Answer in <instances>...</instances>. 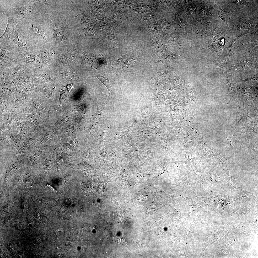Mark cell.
Here are the masks:
<instances>
[{
	"label": "cell",
	"instance_id": "cell-6",
	"mask_svg": "<svg viewBox=\"0 0 258 258\" xmlns=\"http://www.w3.org/2000/svg\"><path fill=\"white\" fill-rule=\"evenodd\" d=\"M7 16L8 23L5 30L0 37V38H7L15 31L16 26L20 22L17 18L11 14L7 13L6 14Z\"/></svg>",
	"mask_w": 258,
	"mask_h": 258
},
{
	"label": "cell",
	"instance_id": "cell-24",
	"mask_svg": "<svg viewBox=\"0 0 258 258\" xmlns=\"http://www.w3.org/2000/svg\"><path fill=\"white\" fill-rule=\"evenodd\" d=\"M90 228L91 230H93L95 229V226L93 225H91L90 227Z\"/></svg>",
	"mask_w": 258,
	"mask_h": 258
},
{
	"label": "cell",
	"instance_id": "cell-9",
	"mask_svg": "<svg viewBox=\"0 0 258 258\" xmlns=\"http://www.w3.org/2000/svg\"><path fill=\"white\" fill-rule=\"evenodd\" d=\"M231 11H232L236 9L246 8L248 7L249 2L245 0H227Z\"/></svg>",
	"mask_w": 258,
	"mask_h": 258
},
{
	"label": "cell",
	"instance_id": "cell-23",
	"mask_svg": "<svg viewBox=\"0 0 258 258\" xmlns=\"http://www.w3.org/2000/svg\"><path fill=\"white\" fill-rule=\"evenodd\" d=\"M65 210L66 209L62 207L60 209L59 211L60 213H62L64 212Z\"/></svg>",
	"mask_w": 258,
	"mask_h": 258
},
{
	"label": "cell",
	"instance_id": "cell-20",
	"mask_svg": "<svg viewBox=\"0 0 258 258\" xmlns=\"http://www.w3.org/2000/svg\"><path fill=\"white\" fill-rule=\"evenodd\" d=\"M60 101L62 99H63V101H64V99L65 100L66 99V91L64 90H62L61 91H60Z\"/></svg>",
	"mask_w": 258,
	"mask_h": 258
},
{
	"label": "cell",
	"instance_id": "cell-4",
	"mask_svg": "<svg viewBox=\"0 0 258 258\" xmlns=\"http://www.w3.org/2000/svg\"><path fill=\"white\" fill-rule=\"evenodd\" d=\"M82 189L85 195H89L99 194L104 191L103 185L101 184L92 183L90 181L82 183Z\"/></svg>",
	"mask_w": 258,
	"mask_h": 258
},
{
	"label": "cell",
	"instance_id": "cell-7",
	"mask_svg": "<svg viewBox=\"0 0 258 258\" xmlns=\"http://www.w3.org/2000/svg\"><path fill=\"white\" fill-rule=\"evenodd\" d=\"M41 144V141L37 139L31 138L27 139L24 140L22 147L16 152V153L18 154L22 150L36 148Z\"/></svg>",
	"mask_w": 258,
	"mask_h": 258
},
{
	"label": "cell",
	"instance_id": "cell-18",
	"mask_svg": "<svg viewBox=\"0 0 258 258\" xmlns=\"http://www.w3.org/2000/svg\"><path fill=\"white\" fill-rule=\"evenodd\" d=\"M74 60L71 57L65 56L62 57L60 59V62L63 64H68L74 62Z\"/></svg>",
	"mask_w": 258,
	"mask_h": 258
},
{
	"label": "cell",
	"instance_id": "cell-1",
	"mask_svg": "<svg viewBox=\"0 0 258 258\" xmlns=\"http://www.w3.org/2000/svg\"><path fill=\"white\" fill-rule=\"evenodd\" d=\"M0 12L11 14L20 22L32 19L46 10L39 0H0Z\"/></svg>",
	"mask_w": 258,
	"mask_h": 258
},
{
	"label": "cell",
	"instance_id": "cell-10",
	"mask_svg": "<svg viewBox=\"0 0 258 258\" xmlns=\"http://www.w3.org/2000/svg\"><path fill=\"white\" fill-rule=\"evenodd\" d=\"M229 93L230 97L228 104H229L234 101L236 99L238 94V91L236 86L233 84L231 80H228L227 82Z\"/></svg>",
	"mask_w": 258,
	"mask_h": 258
},
{
	"label": "cell",
	"instance_id": "cell-14",
	"mask_svg": "<svg viewBox=\"0 0 258 258\" xmlns=\"http://www.w3.org/2000/svg\"><path fill=\"white\" fill-rule=\"evenodd\" d=\"M92 76L97 78L106 86L108 90L110 95L111 91V83L108 79L107 78L100 76L97 75Z\"/></svg>",
	"mask_w": 258,
	"mask_h": 258
},
{
	"label": "cell",
	"instance_id": "cell-12",
	"mask_svg": "<svg viewBox=\"0 0 258 258\" xmlns=\"http://www.w3.org/2000/svg\"><path fill=\"white\" fill-rule=\"evenodd\" d=\"M62 74L65 78L77 81H82L79 78L77 74L72 70L64 71L62 73Z\"/></svg>",
	"mask_w": 258,
	"mask_h": 258
},
{
	"label": "cell",
	"instance_id": "cell-3",
	"mask_svg": "<svg viewBox=\"0 0 258 258\" xmlns=\"http://www.w3.org/2000/svg\"><path fill=\"white\" fill-rule=\"evenodd\" d=\"M5 40L8 45L13 50L28 52L31 49L26 39L17 25L15 32Z\"/></svg>",
	"mask_w": 258,
	"mask_h": 258
},
{
	"label": "cell",
	"instance_id": "cell-5",
	"mask_svg": "<svg viewBox=\"0 0 258 258\" xmlns=\"http://www.w3.org/2000/svg\"><path fill=\"white\" fill-rule=\"evenodd\" d=\"M237 110L234 123L236 129L240 127L244 124L247 117L243 98L240 97L237 98Z\"/></svg>",
	"mask_w": 258,
	"mask_h": 258
},
{
	"label": "cell",
	"instance_id": "cell-2",
	"mask_svg": "<svg viewBox=\"0 0 258 258\" xmlns=\"http://www.w3.org/2000/svg\"><path fill=\"white\" fill-rule=\"evenodd\" d=\"M41 12L37 14L33 18L21 21L17 25L31 49H38L42 43L49 40L48 32L43 24Z\"/></svg>",
	"mask_w": 258,
	"mask_h": 258
},
{
	"label": "cell",
	"instance_id": "cell-17",
	"mask_svg": "<svg viewBox=\"0 0 258 258\" xmlns=\"http://www.w3.org/2000/svg\"><path fill=\"white\" fill-rule=\"evenodd\" d=\"M10 141L12 145L17 150L20 149L22 147L20 140L17 137L12 136L11 139Z\"/></svg>",
	"mask_w": 258,
	"mask_h": 258
},
{
	"label": "cell",
	"instance_id": "cell-22",
	"mask_svg": "<svg viewBox=\"0 0 258 258\" xmlns=\"http://www.w3.org/2000/svg\"><path fill=\"white\" fill-rule=\"evenodd\" d=\"M48 187L53 192L55 193H59L55 188L51 185L48 184H47Z\"/></svg>",
	"mask_w": 258,
	"mask_h": 258
},
{
	"label": "cell",
	"instance_id": "cell-16",
	"mask_svg": "<svg viewBox=\"0 0 258 258\" xmlns=\"http://www.w3.org/2000/svg\"><path fill=\"white\" fill-rule=\"evenodd\" d=\"M27 157L33 163L35 164L39 161L41 159V152L39 151H37L33 155L30 157Z\"/></svg>",
	"mask_w": 258,
	"mask_h": 258
},
{
	"label": "cell",
	"instance_id": "cell-21",
	"mask_svg": "<svg viewBox=\"0 0 258 258\" xmlns=\"http://www.w3.org/2000/svg\"><path fill=\"white\" fill-rule=\"evenodd\" d=\"M39 78L41 81L45 82L47 80L48 77L45 75L42 74L41 75Z\"/></svg>",
	"mask_w": 258,
	"mask_h": 258
},
{
	"label": "cell",
	"instance_id": "cell-15",
	"mask_svg": "<svg viewBox=\"0 0 258 258\" xmlns=\"http://www.w3.org/2000/svg\"><path fill=\"white\" fill-rule=\"evenodd\" d=\"M53 56V54L51 53L46 54L44 55L42 58L41 68L49 64L51 61Z\"/></svg>",
	"mask_w": 258,
	"mask_h": 258
},
{
	"label": "cell",
	"instance_id": "cell-11",
	"mask_svg": "<svg viewBox=\"0 0 258 258\" xmlns=\"http://www.w3.org/2000/svg\"><path fill=\"white\" fill-rule=\"evenodd\" d=\"M81 59L83 62L88 64L97 69L98 65L97 63L93 54L89 53L87 54H84L81 55Z\"/></svg>",
	"mask_w": 258,
	"mask_h": 258
},
{
	"label": "cell",
	"instance_id": "cell-13",
	"mask_svg": "<svg viewBox=\"0 0 258 258\" xmlns=\"http://www.w3.org/2000/svg\"><path fill=\"white\" fill-rule=\"evenodd\" d=\"M218 12L220 17L223 21V22L229 28L227 22L229 18L228 14L226 13V12L222 9L219 5L218 6Z\"/></svg>",
	"mask_w": 258,
	"mask_h": 258
},
{
	"label": "cell",
	"instance_id": "cell-8",
	"mask_svg": "<svg viewBox=\"0 0 258 258\" xmlns=\"http://www.w3.org/2000/svg\"><path fill=\"white\" fill-rule=\"evenodd\" d=\"M71 141L68 143H61L63 148L69 151L76 152L80 151L81 144L78 142L75 136L71 138Z\"/></svg>",
	"mask_w": 258,
	"mask_h": 258
},
{
	"label": "cell",
	"instance_id": "cell-19",
	"mask_svg": "<svg viewBox=\"0 0 258 258\" xmlns=\"http://www.w3.org/2000/svg\"><path fill=\"white\" fill-rule=\"evenodd\" d=\"M0 131V140L3 144L6 146L10 145V144L4 132L1 130Z\"/></svg>",
	"mask_w": 258,
	"mask_h": 258
}]
</instances>
